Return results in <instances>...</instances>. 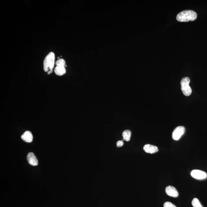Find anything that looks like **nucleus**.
Masks as SVG:
<instances>
[{
	"label": "nucleus",
	"instance_id": "obj_1",
	"mask_svg": "<svg viewBox=\"0 0 207 207\" xmlns=\"http://www.w3.org/2000/svg\"><path fill=\"white\" fill-rule=\"evenodd\" d=\"M197 17V14L192 10H184L179 13L177 16V20L181 22L194 21Z\"/></svg>",
	"mask_w": 207,
	"mask_h": 207
},
{
	"label": "nucleus",
	"instance_id": "obj_2",
	"mask_svg": "<svg viewBox=\"0 0 207 207\" xmlns=\"http://www.w3.org/2000/svg\"><path fill=\"white\" fill-rule=\"evenodd\" d=\"M55 63V55L53 52H51L47 55L44 61V69L48 72L49 70H53Z\"/></svg>",
	"mask_w": 207,
	"mask_h": 207
},
{
	"label": "nucleus",
	"instance_id": "obj_3",
	"mask_svg": "<svg viewBox=\"0 0 207 207\" xmlns=\"http://www.w3.org/2000/svg\"><path fill=\"white\" fill-rule=\"evenodd\" d=\"M190 82V78L186 77L183 78L180 82L182 91L185 96H189L191 94V88L189 85Z\"/></svg>",
	"mask_w": 207,
	"mask_h": 207
},
{
	"label": "nucleus",
	"instance_id": "obj_4",
	"mask_svg": "<svg viewBox=\"0 0 207 207\" xmlns=\"http://www.w3.org/2000/svg\"><path fill=\"white\" fill-rule=\"evenodd\" d=\"M185 128L183 126H178L174 130L172 133V138L175 140H178L184 134Z\"/></svg>",
	"mask_w": 207,
	"mask_h": 207
},
{
	"label": "nucleus",
	"instance_id": "obj_5",
	"mask_svg": "<svg viewBox=\"0 0 207 207\" xmlns=\"http://www.w3.org/2000/svg\"><path fill=\"white\" fill-rule=\"evenodd\" d=\"M191 175L193 178L196 179L202 180L206 178L207 175L205 172L199 170H195L192 171Z\"/></svg>",
	"mask_w": 207,
	"mask_h": 207
},
{
	"label": "nucleus",
	"instance_id": "obj_6",
	"mask_svg": "<svg viewBox=\"0 0 207 207\" xmlns=\"http://www.w3.org/2000/svg\"><path fill=\"white\" fill-rule=\"evenodd\" d=\"M165 191L168 196L173 197L177 198L179 195L177 189L173 186H167L165 189Z\"/></svg>",
	"mask_w": 207,
	"mask_h": 207
},
{
	"label": "nucleus",
	"instance_id": "obj_7",
	"mask_svg": "<svg viewBox=\"0 0 207 207\" xmlns=\"http://www.w3.org/2000/svg\"><path fill=\"white\" fill-rule=\"evenodd\" d=\"M27 160L28 163L31 165L37 166L38 165V162L36 156L32 152H30L27 155Z\"/></svg>",
	"mask_w": 207,
	"mask_h": 207
},
{
	"label": "nucleus",
	"instance_id": "obj_8",
	"mask_svg": "<svg viewBox=\"0 0 207 207\" xmlns=\"http://www.w3.org/2000/svg\"><path fill=\"white\" fill-rule=\"evenodd\" d=\"M143 150L146 153L151 154L154 153L159 151V149L156 146L149 144L145 145Z\"/></svg>",
	"mask_w": 207,
	"mask_h": 207
},
{
	"label": "nucleus",
	"instance_id": "obj_9",
	"mask_svg": "<svg viewBox=\"0 0 207 207\" xmlns=\"http://www.w3.org/2000/svg\"><path fill=\"white\" fill-rule=\"evenodd\" d=\"M21 139L26 142L31 143L33 141V136L31 132L26 131L22 135Z\"/></svg>",
	"mask_w": 207,
	"mask_h": 207
},
{
	"label": "nucleus",
	"instance_id": "obj_10",
	"mask_svg": "<svg viewBox=\"0 0 207 207\" xmlns=\"http://www.w3.org/2000/svg\"><path fill=\"white\" fill-rule=\"evenodd\" d=\"M54 72L58 76H63L66 73L65 67V66H57L54 69Z\"/></svg>",
	"mask_w": 207,
	"mask_h": 207
},
{
	"label": "nucleus",
	"instance_id": "obj_11",
	"mask_svg": "<svg viewBox=\"0 0 207 207\" xmlns=\"http://www.w3.org/2000/svg\"><path fill=\"white\" fill-rule=\"evenodd\" d=\"M122 136L125 141H129L131 137V132L130 130H125L122 132Z\"/></svg>",
	"mask_w": 207,
	"mask_h": 207
},
{
	"label": "nucleus",
	"instance_id": "obj_12",
	"mask_svg": "<svg viewBox=\"0 0 207 207\" xmlns=\"http://www.w3.org/2000/svg\"><path fill=\"white\" fill-rule=\"evenodd\" d=\"M192 205L193 207H203L198 199L196 198H195L192 200Z\"/></svg>",
	"mask_w": 207,
	"mask_h": 207
},
{
	"label": "nucleus",
	"instance_id": "obj_13",
	"mask_svg": "<svg viewBox=\"0 0 207 207\" xmlns=\"http://www.w3.org/2000/svg\"><path fill=\"white\" fill-rule=\"evenodd\" d=\"M55 64L57 66H65L66 65V61L64 59H60L56 61Z\"/></svg>",
	"mask_w": 207,
	"mask_h": 207
},
{
	"label": "nucleus",
	"instance_id": "obj_14",
	"mask_svg": "<svg viewBox=\"0 0 207 207\" xmlns=\"http://www.w3.org/2000/svg\"><path fill=\"white\" fill-rule=\"evenodd\" d=\"M164 207H177L174 204L170 202H165L163 205Z\"/></svg>",
	"mask_w": 207,
	"mask_h": 207
},
{
	"label": "nucleus",
	"instance_id": "obj_15",
	"mask_svg": "<svg viewBox=\"0 0 207 207\" xmlns=\"http://www.w3.org/2000/svg\"><path fill=\"white\" fill-rule=\"evenodd\" d=\"M124 145V142L122 140H119L117 142V146L118 147H122Z\"/></svg>",
	"mask_w": 207,
	"mask_h": 207
},
{
	"label": "nucleus",
	"instance_id": "obj_16",
	"mask_svg": "<svg viewBox=\"0 0 207 207\" xmlns=\"http://www.w3.org/2000/svg\"><path fill=\"white\" fill-rule=\"evenodd\" d=\"M53 72V70H50L48 71V72H47V74L48 75H50L51 74V73H52Z\"/></svg>",
	"mask_w": 207,
	"mask_h": 207
},
{
	"label": "nucleus",
	"instance_id": "obj_17",
	"mask_svg": "<svg viewBox=\"0 0 207 207\" xmlns=\"http://www.w3.org/2000/svg\"><path fill=\"white\" fill-rule=\"evenodd\" d=\"M58 60H60V57H58L57 58Z\"/></svg>",
	"mask_w": 207,
	"mask_h": 207
}]
</instances>
